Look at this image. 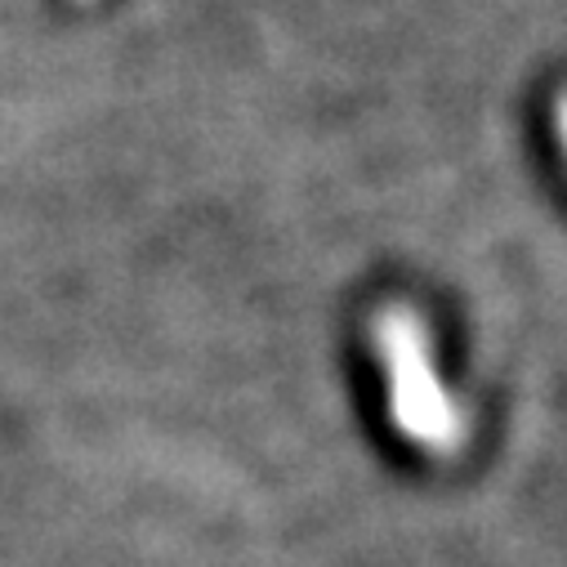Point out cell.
<instances>
[{"label": "cell", "instance_id": "cell-1", "mask_svg": "<svg viewBox=\"0 0 567 567\" xmlns=\"http://www.w3.org/2000/svg\"><path fill=\"white\" fill-rule=\"evenodd\" d=\"M375 353L384 362L393 430L430 456H456L465 443V420L439 380L424 322L402 305L384 309L375 318Z\"/></svg>", "mask_w": 567, "mask_h": 567}, {"label": "cell", "instance_id": "cell-2", "mask_svg": "<svg viewBox=\"0 0 567 567\" xmlns=\"http://www.w3.org/2000/svg\"><path fill=\"white\" fill-rule=\"evenodd\" d=\"M554 130H558V144H563V153H567V94H563V103H558V112H554Z\"/></svg>", "mask_w": 567, "mask_h": 567}]
</instances>
